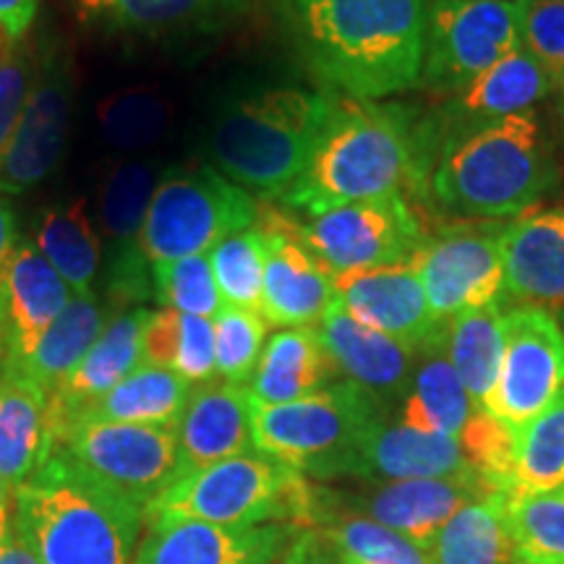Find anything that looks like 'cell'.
Listing matches in <instances>:
<instances>
[{"mask_svg":"<svg viewBox=\"0 0 564 564\" xmlns=\"http://www.w3.org/2000/svg\"><path fill=\"white\" fill-rule=\"evenodd\" d=\"M432 0H285L316 79L377 102L419 87Z\"/></svg>","mask_w":564,"mask_h":564,"instance_id":"1","label":"cell"},{"mask_svg":"<svg viewBox=\"0 0 564 564\" xmlns=\"http://www.w3.org/2000/svg\"><path fill=\"white\" fill-rule=\"evenodd\" d=\"M144 523L139 505L61 455H47L17 489L13 539L37 564H131Z\"/></svg>","mask_w":564,"mask_h":564,"instance_id":"2","label":"cell"},{"mask_svg":"<svg viewBox=\"0 0 564 564\" xmlns=\"http://www.w3.org/2000/svg\"><path fill=\"white\" fill-rule=\"evenodd\" d=\"M415 141L413 112L403 105L337 97L306 171L282 202L319 217L394 194L415 167Z\"/></svg>","mask_w":564,"mask_h":564,"instance_id":"3","label":"cell"},{"mask_svg":"<svg viewBox=\"0 0 564 564\" xmlns=\"http://www.w3.org/2000/svg\"><path fill=\"white\" fill-rule=\"evenodd\" d=\"M554 183V158L533 110L463 121L444 139L432 175L436 202L474 217L523 215Z\"/></svg>","mask_w":564,"mask_h":564,"instance_id":"4","label":"cell"},{"mask_svg":"<svg viewBox=\"0 0 564 564\" xmlns=\"http://www.w3.org/2000/svg\"><path fill=\"white\" fill-rule=\"evenodd\" d=\"M335 95L264 87L232 100L209 133L215 171L259 196L282 199L312 160Z\"/></svg>","mask_w":564,"mask_h":564,"instance_id":"5","label":"cell"},{"mask_svg":"<svg viewBox=\"0 0 564 564\" xmlns=\"http://www.w3.org/2000/svg\"><path fill=\"white\" fill-rule=\"evenodd\" d=\"M316 486L293 465L259 449L181 476L144 510L154 520H202L217 525L293 523L312 528Z\"/></svg>","mask_w":564,"mask_h":564,"instance_id":"6","label":"cell"},{"mask_svg":"<svg viewBox=\"0 0 564 564\" xmlns=\"http://www.w3.org/2000/svg\"><path fill=\"white\" fill-rule=\"evenodd\" d=\"M257 215L253 196L215 167H173L152 194L141 249L150 264L204 257L236 232L253 228Z\"/></svg>","mask_w":564,"mask_h":564,"instance_id":"7","label":"cell"},{"mask_svg":"<svg viewBox=\"0 0 564 564\" xmlns=\"http://www.w3.org/2000/svg\"><path fill=\"white\" fill-rule=\"evenodd\" d=\"M382 419V403L350 379L293 403L262 405L251 400L253 447L314 478H322Z\"/></svg>","mask_w":564,"mask_h":564,"instance_id":"8","label":"cell"},{"mask_svg":"<svg viewBox=\"0 0 564 564\" xmlns=\"http://www.w3.org/2000/svg\"><path fill=\"white\" fill-rule=\"evenodd\" d=\"M47 455H61L91 481L108 486L147 510L178 481L175 426L147 423H70L51 442Z\"/></svg>","mask_w":564,"mask_h":564,"instance_id":"9","label":"cell"},{"mask_svg":"<svg viewBox=\"0 0 564 564\" xmlns=\"http://www.w3.org/2000/svg\"><path fill=\"white\" fill-rule=\"evenodd\" d=\"M518 47L520 0H432L421 84L460 95Z\"/></svg>","mask_w":564,"mask_h":564,"instance_id":"10","label":"cell"},{"mask_svg":"<svg viewBox=\"0 0 564 564\" xmlns=\"http://www.w3.org/2000/svg\"><path fill=\"white\" fill-rule=\"evenodd\" d=\"M299 241L335 274L413 264L426 243L419 217L398 192L324 212L299 228Z\"/></svg>","mask_w":564,"mask_h":564,"instance_id":"11","label":"cell"},{"mask_svg":"<svg viewBox=\"0 0 564 564\" xmlns=\"http://www.w3.org/2000/svg\"><path fill=\"white\" fill-rule=\"evenodd\" d=\"M564 390V329L544 308L507 314L505 356L484 411L518 434Z\"/></svg>","mask_w":564,"mask_h":564,"instance_id":"12","label":"cell"},{"mask_svg":"<svg viewBox=\"0 0 564 564\" xmlns=\"http://www.w3.org/2000/svg\"><path fill=\"white\" fill-rule=\"evenodd\" d=\"M436 319L499 303L505 295V262L499 232L453 230L426 241L413 259Z\"/></svg>","mask_w":564,"mask_h":564,"instance_id":"13","label":"cell"},{"mask_svg":"<svg viewBox=\"0 0 564 564\" xmlns=\"http://www.w3.org/2000/svg\"><path fill=\"white\" fill-rule=\"evenodd\" d=\"M70 70L61 55L37 63V76L9 150L0 154V194L21 196L61 165L70 129Z\"/></svg>","mask_w":564,"mask_h":564,"instance_id":"14","label":"cell"},{"mask_svg":"<svg viewBox=\"0 0 564 564\" xmlns=\"http://www.w3.org/2000/svg\"><path fill=\"white\" fill-rule=\"evenodd\" d=\"M491 491L478 474L447 478H408V481L377 484L366 494L337 497L335 491L316 489L319 502L337 510L364 514L392 531L408 535L423 549H432L434 539L447 520L474 499Z\"/></svg>","mask_w":564,"mask_h":564,"instance_id":"15","label":"cell"},{"mask_svg":"<svg viewBox=\"0 0 564 564\" xmlns=\"http://www.w3.org/2000/svg\"><path fill=\"white\" fill-rule=\"evenodd\" d=\"M131 564H280L303 528L293 523L217 525L154 520Z\"/></svg>","mask_w":564,"mask_h":564,"instance_id":"16","label":"cell"},{"mask_svg":"<svg viewBox=\"0 0 564 564\" xmlns=\"http://www.w3.org/2000/svg\"><path fill=\"white\" fill-rule=\"evenodd\" d=\"M154 188L158 178L150 165L118 162L105 175L97 196V217L112 251L108 291L116 308L126 303H144L152 295V264L141 249V228Z\"/></svg>","mask_w":564,"mask_h":564,"instance_id":"17","label":"cell"},{"mask_svg":"<svg viewBox=\"0 0 564 564\" xmlns=\"http://www.w3.org/2000/svg\"><path fill=\"white\" fill-rule=\"evenodd\" d=\"M335 301L366 327L423 350L440 340L447 322L436 319L413 264L337 274Z\"/></svg>","mask_w":564,"mask_h":564,"instance_id":"18","label":"cell"},{"mask_svg":"<svg viewBox=\"0 0 564 564\" xmlns=\"http://www.w3.org/2000/svg\"><path fill=\"white\" fill-rule=\"evenodd\" d=\"M476 474L465 460L460 440L426 434L405 423L377 421L343 457L324 470V478L350 476L364 481H408Z\"/></svg>","mask_w":564,"mask_h":564,"instance_id":"19","label":"cell"},{"mask_svg":"<svg viewBox=\"0 0 564 564\" xmlns=\"http://www.w3.org/2000/svg\"><path fill=\"white\" fill-rule=\"evenodd\" d=\"M178 478L230 457L253 453L249 387L212 379L196 384L178 426Z\"/></svg>","mask_w":564,"mask_h":564,"instance_id":"20","label":"cell"},{"mask_svg":"<svg viewBox=\"0 0 564 564\" xmlns=\"http://www.w3.org/2000/svg\"><path fill=\"white\" fill-rule=\"evenodd\" d=\"M74 291L53 270L37 246L19 238L3 291V361L21 366L37 350L51 324L58 319Z\"/></svg>","mask_w":564,"mask_h":564,"instance_id":"21","label":"cell"},{"mask_svg":"<svg viewBox=\"0 0 564 564\" xmlns=\"http://www.w3.org/2000/svg\"><path fill=\"white\" fill-rule=\"evenodd\" d=\"M267 264L259 314L274 327H312L335 303L337 274L282 225H267Z\"/></svg>","mask_w":564,"mask_h":564,"instance_id":"22","label":"cell"},{"mask_svg":"<svg viewBox=\"0 0 564 564\" xmlns=\"http://www.w3.org/2000/svg\"><path fill=\"white\" fill-rule=\"evenodd\" d=\"M150 308L133 306L110 316L108 327L97 337L79 366L68 373V379L47 398V449L53 434L91 400L102 398L129 373L144 366V327L150 319Z\"/></svg>","mask_w":564,"mask_h":564,"instance_id":"23","label":"cell"},{"mask_svg":"<svg viewBox=\"0 0 564 564\" xmlns=\"http://www.w3.org/2000/svg\"><path fill=\"white\" fill-rule=\"evenodd\" d=\"M316 333L335 369L377 400L403 394L411 384L415 350L352 319L337 301L316 324Z\"/></svg>","mask_w":564,"mask_h":564,"instance_id":"24","label":"cell"},{"mask_svg":"<svg viewBox=\"0 0 564 564\" xmlns=\"http://www.w3.org/2000/svg\"><path fill=\"white\" fill-rule=\"evenodd\" d=\"M505 293L525 303H564V209L523 217L499 232Z\"/></svg>","mask_w":564,"mask_h":564,"instance_id":"25","label":"cell"},{"mask_svg":"<svg viewBox=\"0 0 564 564\" xmlns=\"http://www.w3.org/2000/svg\"><path fill=\"white\" fill-rule=\"evenodd\" d=\"M314 327H291L272 335L249 382L253 403L282 405L324 390L335 373Z\"/></svg>","mask_w":564,"mask_h":564,"instance_id":"26","label":"cell"},{"mask_svg":"<svg viewBox=\"0 0 564 564\" xmlns=\"http://www.w3.org/2000/svg\"><path fill=\"white\" fill-rule=\"evenodd\" d=\"M194 384L181 373L160 366H139L123 382H118L102 398L91 400L63 423L53 440L70 423H147V426H178L183 408L188 403ZM51 440V442H53Z\"/></svg>","mask_w":564,"mask_h":564,"instance_id":"27","label":"cell"},{"mask_svg":"<svg viewBox=\"0 0 564 564\" xmlns=\"http://www.w3.org/2000/svg\"><path fill=\"white\" fill-rule=\"evenodd\" d=\"M47 394L24 373L0 369V476L17 491L47 457Z\"/></svg>","mask_w":564,"mask_h":564,"instance_id":"28","label":"cell"},{"mask_svg":"<svg viewBox=\"0 0 564 564\" xmlns=\"http://www.w3.org/2000/svg\"><path fill=\"white\" fill-rule=\"evenodd\" d=\"M421 364L415 366L411 384L405 390L400 423L426 434L457 436L474 413L468 392L457 377L447 356V329L440 340L419 350Z\"/></svg>","mask_w":564,"mask_h":564,"instance_id":"29","label":"cell"},{"mask_svg":"<svg viewBox=\"0 0 564 564\" xmlns=\"http://www.w3.org/2000/svg\"><path fill=\"white\" fill-rule=\"evenodd\" d=\"M112 314L102 306L97 295L74 293L68 306L63 308L58 319L51 324V329L40 340L37 350L21 366H13V369L11 366H0V369L24 373L51 398L66 382L68 373L79 366L82 358L87 356L91 345L97 343Z\"/></svg>","mask_w":564,"mask_h":564,"instance_id":"30","label":"cell"},{"mask_svg":"<svg viewBox=\"0 0 564 564\" xmlns=\"http://www.w3.org/2000/svg\"><path fill=\"white\" fill-rule=\"evenodd\" d=\"M507 505L510 494L486 491L460 507L429 549L432 564H514Z\"/></svg>","mask_w":564,"mask_h":564,"instance_id":"31","label":"cell"},{"mask_svg":"<svg viewBox=\"0 0 564 564\" xmlns=\"http://www.w3.org/2000/svg\"><path fill=\"white\" fill-rule=\"evenodd\" d=\"M507 314L502 303L463 312L447 322V356L468 392L474 411H484L505 356Z\"/></svg>","mask_w":564,"mask_h":564,"instance_id":"32","label":"cell"},{"mask_svg":"<svg viewBox=\"0 0 564 564\" xmlns=\"http://www.w3.org/2000/svg\"><path fill=\"white\" fill-rule=\"evenodd\" d=\"M34 246L53 264V270L66 280L70 291L76 295H95V280L102 259V238L91 223L87 202L74 199L70 204L42 212Z\"/></svg>","mask_w":564,"mask_h":564,"instance_id":"33","label":"cell"},{"mask_svg":"<svg viewBox=\"0 0 564 564\" xmlns=\"http://www.w3.org/2000/svg\"><path fill=\"white\" fill-rule=\"evenodd\" d=\"M552 79L525 47L507 55L460 91L455 108L465 121L518 116L552 91Z\"/></svg>","mask_w":564,"mask_h":564,"instance_id":"34","label":"cell"},{"mask_svg":"<svg viewBox=\"0 0 564 564\" xmlns=\"http://www.w3.org/2000/svg\"><path fill=\"white\" fill-rule=\"evenodd\" d=\"M312 528L327 535L337 552L352 564H432L429 549L419 546L408 535L364 514L324 505L319 497Z\"/></svg>","mask_w":564,"mask_h":564,"instance_id":"35","label":"cell"},{"mask_svg":"<svg viewBox=\"0 0 564 564\" xmlns=\"http://www.w3.org/2000/svg\"><path fill=\"white\" fill-rule=\"evenodd\" d=\"M564 486V390L514 434L512 497Z\"/></svg>","mask_w":564,"mask_h":564,"instance_id":"36","label":"cell"},{"mask_svg":"<svg viewBox=\"0 0 564 564\" xmlns=\"http://www.w3.org/2000/svg\"><path fill=\"white\" fill-rule=\"evenodd\" d=\"M173 121L167 97L154 87L118 89L97 102L102 139L121 152H139L162 141Z\"/></svg>","mask_w":564,"mask_h":564,"instance_id":"37","label":"cell"},{"mask_svg":"<svg viewBox=\"0 0 564 564\" xmlns=\"http://www.w3.org/2000/svg\"><path fill=\"white\" fill-rule=\"evenodd\" d=\"M507 525L514 564H564V486L510 497Z\"/></svg>","mask_w":564,"mask_h":564,"instance_id":"38","label":"cell"},{"mask_svg":"<svg viewBox=\"0 0 564 564\" xmlns=\"http://www.w3.org/2000/svg\"><path fill=\"white\" fill-rule=\"evenodd\" d=\"M212 270H215L217 288L225 306L262 308L264 264H267V230L253 228L236 232L209 253Z\"/></svg>","mask_w":564,"mask_h":564,"instance_id":"39","label":"cell"},{"mask_svg":"<svg viewBox=\"0 0 564 564\" xmlns=\"http://www.w3.org/2000/svg\"><path fill=\"white\" fill-rule=\"evenodd\" d=\"M89 19L105 21L118 30L165 32L194 24L225 9L230 0H76Z\"/></svg>","mask_w":564,"mask_h":564,"instance_id":"40","label":"cell"},{"mask_svg":"<svg viewBox=\"0 0 564 564\" xmlns=\"http://www.w3.org/2000/svg\"><path fill=\"white\" fill-rule=\"evenodd\" d=\"M152 295L162 308L215 319L225 306L209 253L152 264Z\"/></svg>","mask_w":564,"mask_h":564,"instance_id":"41","label":"cell"},{"mask_svg":"<svg viewBox=\"0 0 564 564\" xmlns=\"http://www.w3.org/2000/svg\"><path fill=\"white\" fill-rule=\"evenodd\" d=\"M212 322H215L217 377L232 384L251 382L264 350V316L249 308L223 306Z\"/></svg>","mask_w":564,"mask_h":564,"instance_id":"42","label":"cell"},{"mask_svg":"<svg viewBox=\"0 0 564 564\" xmlns=\"http://www.w3.org/2000/svg\"><path fill=\"white\" fill-rule=\"evenodd\" d=\"M460 440L465 460L484 478L491 491H505L512 497V463L514 434L486 411L470 413Z\"/></svg>","mask_w":564,"mask_h":564,"instance_id":"43","label":"cell"},{"mask_svg":"<svg viewBox=\"0 0 564 564\" xmlns=\"http://www.w3.org/2000/svg\"><path fill=\"white\" fill-rule=\"evenodd\" d=\"M523 47L564 89V0H520Z\"/></svg>","mask_w":564,"mask_h":564,"instance_id":"44","label":"cell"},{"mask_svg":"<svg viewBox=\"0 0 564 564\" xmlns=\"http://www.w3.org/2000/svg\"><path fill=\"white\" fill-rule=\"evenodd\" d=\"M37 61L24 40L0 37V154L9 150L26 102H30Z\"/></svg>","mask_w":564,"mask_h":564,"instance_id":"45","label":"cell"},{"mask_svg":"<svg viewBox=\"0 0 564 564\" xmlns=\"http://www.w3.org/2000/svg\"><path fill=\"white\" fill-rule=\"evenodd\" d=\"M173 371L181 373L192 384L212 382L217 377L215 322L207 319V316L181 314Z\"/></svg>","mask_w":564,"mask_h":564,"instance_id":"46","label":"cell"},{"mask_svg":"<svg viewBox=\"0 0 564 564\" xmlns=\"http://www.w3.org/2000/svg\"><path fill=\"white\" fill-rule=\"evenodd\" d=\"M280 564H348V560L337 552L333 541H329L322 531H316V528H303V531L293 539V544L288 546V552L280 560Z\"/></svg>","mask_w":564,"mask_h":564,"instance_id":"47","label":"cell"},{"mask_svg":"<svg viewBox=\"0 0 564 564\" xmlns=\"http://www.w3.org/2000/svg\"><path fill=\"white\" fill-rule=\"evenodd\" d=\"M37 9L40 0H0V34L11 42L24 40L34 24Z\"/></svg>","mask_w":564,"mask_h":564,"instance_id":"48","label":"cell"},{"mask_svg":"<svg viewBox=\"0 0 564 564\" xmlns=\"http://www.w3.org/2000/svg\"><path fill=\"white\" fill-rule=\"evenodd\" d=\"M17 215H13L11 204L0 199V350H3V291H6V274L17 249Z\"/></svg>","mask_w":564,"mask_h":564,"instance_id":"49","label":"cell"},{"mask_svg":"<svg viewBox=\"0 0 564 564\" xmlns=\"http://www.w3.org/2000/svg\"><path fill=\"white\" fill-rule=\"evenodd\" d=\"M13 507H17V491L0 476V541L13 539Z\"/></svg>","mask_w":564,"mask_h":564,"instance_id":"50","label":"cell"},{"mask_svg":"<svg viewBox=\"0 0 564 564\" xmlns=\"http://www.w3.org/2000/svg\"><path fill=\"white\" fill-rule=\"evenodd\" d=\"M0 564H37V560L19 539H9L0 541Z\"/></svg>","mask_w":564,"mask_h":564,"instance_id":"51","label":"cell"},{"mask_svg":"<svg viewBox=\"0 0 564 564\" xmlns=\"http://www.w3.org/2000/svg\"><path fill=\"white\" fill-rule=\"evenodd\" d=\"M0 361H3V350H0Z\"/></svg>","mask_w":564,"mask_h":564,"instance_id":"52","label":"cell"},{"mask_svg":"<svg viewBox=\"0 0 564 564\" xmlns=\"http://www.w3.org/2000/svg\"><path fill=\"white\" fill-rule=\"evenodd\" d=\"M0 37H3V34H0Z\"/></svg>","mask_w":564,"mask_h":564,"instance_id":"53","label":"cell"},{"mask_svg":"<svg viewBox=\"0 0 564 564\" xmlns=\"http://www.w3.org/2000/svg\"><path fill=\"white\" fill-rule=\"evenodd\" d=\"M348 564H352V562H348Z\"/></svg>","mask_w":564,"mask_h":564,"instance_id":"54","label":"cell"}]
</instances>
